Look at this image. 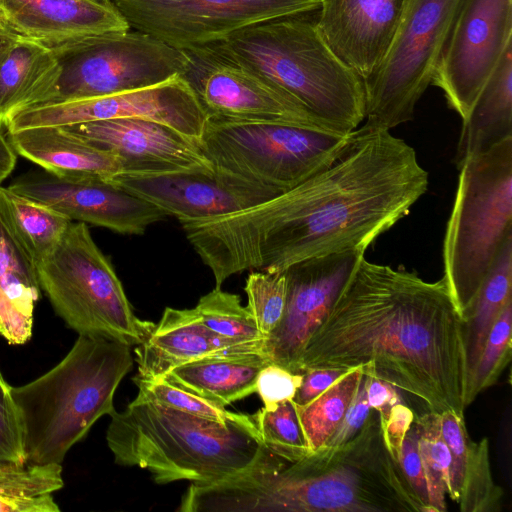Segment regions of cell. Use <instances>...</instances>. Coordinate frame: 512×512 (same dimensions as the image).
<instances>
[{"label":"cell","instance_id":"cell-31","mask_svg":"<svg viewBox=\"0 0 512 512\" xmlns=\"http://www.w3.org/2000/svg\"><path fill=\"white\" fill-rule=\"evenodd\" d=\"M364 366L346 370L326 390L304 405L297 417L311 452L322 447L336 430L360 387Z\"/></svg>","mask_w":512,"mask_h":512},{"label":"cell","instance_id":"cell-40","mask_svg":"<svg viewBox=\"0 0 512 512\" xmlns=\"http://www.w3.org/2000/svg\"><path fill=\"white\" fill-rule=\"evenodd\" d=\"M0 461L26 462L22 429L11 386L0 372Z\"/></svg>","mask_w":512,"mask_h":512},{"label":"cell","instance_id":"cell-51","mask_svg":"<svg viewBox=\"0 0 512 512\" xmlns=\"http://www.w3.org/2000/svg\"><path fill=\"white\" fill-rule=\"evenodd\" d=\"M2 26H8V25H7L5 19H4L3 15H2V12L0 10V27H2Z\"/></svg>","mask_w":512,"mask_h":512},{"label":"cell","instance_id":"cell-35","mask_svg":"<svg viewBox=\"0 0 512 512\" xmlns=\"http://www.w3.org/2000/svg\"><path fill=\"white\" fill-rule=\"evenodd\" d=\"M251 417L264 447L275 455L295 462L311 452L292 400L282 402L271 410L263 407Z\"/></svg>","mask_w":512,"mask_h":512},{"label":"cell","instance_id":"cell-49","mask_svg":"<svg viewBox=\"0 0 512 512\" xmlns=\"http://www.w3.org/2000/svg\"><path fill=\"white\" fill-rule=\"evenodd\" d=\"M91 1L103 4V5L113 6L111 0H91Z\"/></svg>","mask_w":512,"mask_h":512},{"label":"cell","instance_id":"cell-26","mask_svg":"<svg viewBox=\"0 0 512 512\" xmlns=\"http://www.w3.org/2000/svg\"><path fill=\"white\" fill-rule=\"evenodd\" d=\"M512 137V45L479 94L469 115L462 120L455 164L487 152Z\"/></svg>","mask_w":512,"mask_h":512},{"label":"cell","instance_id":"cell-39","mask_svg":"<svg viewBox=\"0 0 512 512\" xmlns=\"http://www.w3.org/2000/svg\"><path fill=\"white\" fill-rule=\"evenodd\" d=\"M440 426L441 435L451 456L448 495L457 502L470 439L464 417L452 411L440 413Z\"/></svg>","mask_w":512,"mask_h":512},{"label":"cell","instance_id":"cell-13","mask_svg":"<svg viewBox=\"0 0 512 512\" xmlns=\"http://www.w3.org/2000/svg\"><path fill=\"white\" fill-rule=\"evenodd\" d=\"M183 52L186 64L180 77L207 119L275 122L334 131L296 99L232 60L215 44Z\"/></svg>","mask_w":512,"mask_h":512},{"label":"cell","instance_id":"cell-43","mask_svg":"<svg viewBox=\"0 0 512 512\" xmlns=\"http://www.w3.org/2000/svg\"><path fill=\"white\" fill-rule=\"evenodd\" d=\"M371 408L366 398L364 377L340 424L323 446H340L354 437L368 419Z\"/></svg>","mask_w":512,"mask_h":512},{"label":"cell","instance_id":"cell-36","mask_svg":"<svg viewBox=\"0 0 512 512\" xmlns=\"http://www.w3.org/2000/svg\"><path fill=\"white\" fill-rule=\"evenodd\" d=\"M255 323L266 338L279 325L286 304L287 278L285 271L252 270L244 288Z\"/></svg>","mask_w":512,"mask_h":512},{"label":"cell","instance_id":"cell-24","mask_svg":"<svg viewBox=\"0 0 512 512\" xmlns=\"http://www.w3.org/2000/svg\"><path fill=\"white\" fill-rule=\"evenodd\" d=\"M61 75L58 58L48 47L18 37L0 67V121L51 102Z\"/></svg>","mask_w":512,"mask_h":512},{"label":"cell","instance_id":"cell-12","mask_svg":"<svg viewBox=\"0 0 512 512\" xmlns=\"http://www.w3.org/2000/svg\"><path fill=\"white\" fill-rule=\"evenodd\" d=\"M130 28L175 49L219 41L246 27L318 11L320 0H111Z\"/></svg>","mask_w":512,"mask_h":512},{"label":"cell","instance_id":"cell-5","mask_svg":"<svg viewBox=\"0 0 512 512\" xmlns=\"http://www.w3.org/2000/svg\"><path fill=\"white\" fill-rule=\"evenodd\" d=\"M131 348L101 335H78L56 366L11 386L27 463L62 464L94 423L115 411L116 389L134 364Z\"/></svg>","mask_w":512,"mask_h":512},{"label":"cell","instance_id":"cell-7","mask_svg":"<svg viewBox=\"0 0 512 512\" xmlns=\"http://www.w3.org/2000/svg\"><path fill=\"white\" fill-rule=\"evenodd\" d=\"M444 242V280L461 317L512 236V137L459 168Z\"/></svg>","mask_w":512,"mask_h":512},{"label":"cell","instance_id":"cell-33","mask_svg":"<svg viewBox=\"0 0 512 512\" xmlns=\"http://www.w3.org/2000/svg\"><path fill=\"white\" fill-rule=\"evenodd\" d=\"M204 324L224 337L263 346L265 337L239 295L214 288L194 307Z\"/></svg>","mask_w":512,"mask_h":512},{"label":"cell","instance_id":"cell-28","mask_svg":"<svg viewBox=\"0 0 512 512\" xmlns=\"http://www.w3.org/2000/svg\"><path fill=\"white\" fill-rule=\"evenodd\" d=\"M39 292L35 271L7 238H0V334L9 344L30 340Z\"/></svg>","mask_w":512,"mask_h":512},{"label":"cell","instance_id":"cell-15","mask_svg":"<svg viewBox=\"0 0 512 512\" xmlns=\"http://www.w3.org/2000/svg\"><path fill=\"white\" fill-rule=\"evenodd\" d=\"M117 118L159 122L196 142L207 121L196 96L177 76L158 85L118 94L36 105L16 113L4 125L7 132H14Z\"/></svg>","mask_w":512,"mask_h":512},{"label":"cell","instance_id":"cell-20","mask_svg":"<svg viewBox=\"0 0 512 512\" xmlns=\"http://www.w3.org/2000/svg\"><path fill=\"white\" fill-rule=\"evenodd\" d=\"M405 0H320L316 29L333 54L363 82L381 64Z\"/></svg>","mask_w":512,"mask_h":512},{"label":"cell","instance_id":"cell-22","mask_svg":"<svg viewBox=\"0 0 512 512\" xmlns=\"http://www.w3.org/2000/svg\"><path fill=\"white\" fill-rule=\"evenodd\" d=\"M261 351L262 345L219 335L207 327L193 309L165 308L160 321L135 348L137 376L164 377L172 369L200 358Z\"/></svg>","mask_w":512,"mask_h":512},{"label":"cell","instance_id":"cell-42","mask_svg":"<svg viewBox=\"0 0 512 512\" xmlns=\"http://www.w3.org/2000/svg\"><path fill=\"white\" fill-rule=\"evenodd\" d=\"M399 464L411 490L423 507V512H431L428 492L418 450V428L412 423L402 444Z\"/></svg>","mask_w":512,"mask_h":512},{"label":"cell","instance_id":"cell-17","mask_svg":"<svg viewBox=\"0 0 512 512\" xmlns=\"http://www.w3.org/2000/svg\"><path fill=\"white\" fill-rule=\"evenodd\" d=\"M109 182L176 217L180 224L238 212L282 193L215 167L209 172L121 173Z\"/></svg>","mask_w":512,"mask_h":512},{"label":"cell","instance_id":"cell-19","mask_svg":"<svg viewBox=\"0 0 512 512\" xmlns=\"http://www.w3.org/2000/svg\"><path fill=\"white\" fill-rule=\"evenodd\" d=\"M113 151L128 174H164L214 169L198 143L173 128L141 118H117L66 126Z\"/></svg>","mask_w":512,"mask_h":512},{"label":"cell","instance_id":"cell-45","mask_svg":"<svg viewBox=\"0 0 512 512\" xmlns=\"http://www.w3.org/2000/svg\"><path fill=\"white\" fill-rule=\"evenodd\" d=\"M363 366V377L368 404L372 410L378 413L379 420H383L388 416L392 406L402 403L401 396L396 387L373 376L368 363Z\"/></svg>","mask_w":512,"mask_h":512},{"label":"cell","instance_id":"cell-41","mask_svg":"<svg viewBox=\"0 0 512 512\" xmlns=\"http://www.w3.org/2000/svg\"><path fill=\"white\" fill-rule=\"evenodd\" d=\"M301 382L302 374L269 363L257 377L255 393L261 398L263 407L271 410L282 402L292 400Z\"/></svg>","mask_w":512,"mask_h":512},{"label":"cell","instance_id":"cell-29","mask_svg":"<svg viewBox=\"0 0 512 512\" xmlns=\"http://www.w3.org/2000/svg\"><path fill=\"white\" fill-rule=\"evenodd\" d=\"M510 300H512V236L504 242L476 298L462 318L470 387L488 334L500 312Z\"/></svg>","mask_w":512,"mask_h":512},{"label":"cell","instance_id":"cell-3","mask_svg":"<svg viewBox=\"0 0 512 512\" xmlns=\"http://www.w3.org/2000/svg\"><path fill=\"white\" fill-rule=\"evenodd\" d=\"M182 512H423L400 464L387 451L371 410L346 443L288 462L267 448L249 470L192 484Z\"/></svg>","mask_w":512,"mask_h":512},{"label":"cell","instance_id":"cell-11","mask_svg":"<svg viewBox=\"0 0 512 512\" xmlns=\"http://www.w3.org/2000/svg\"><path fill=\"white\" fill-rule=\"evenodd\" d=\"M48 48L61 65L56 94L49 103L158 85L180 76L186 64L183 51L130 29Z\"/></svg>","mask_w":512,"mask_h":512},{"label":"cell","instance_id":"cell-6","mask_svg":"<svg viewBox=\"0 0 512 512\" xmlns=\"http://www.w3.org/2000/svg\"><path fill=\"white\" fill-rule=\"evenodd\" d=\"M213 44L338 133L365 119L363 80L333 54L307 14L261 22Z\"/></svg>","mask_w":512,"mask_h":512},{"label":"cell","instance_id":"cell-47","mask_svg":"<svg viewBox=\"0 0 512 512\" xmlns=\"http://www.w3.org/2000/svg\"><path fill=\"white\" fill-rule=\"evenodd\" d=\"M5 131L6 128L0 121V184L11 174L17 162V153Z\"/></svg>","mask_w":512,"mask_h":512},{"label":"cell","instance_id":"cell-21","mask_svg":"<svg viewBox=\"0 0 512 512\" xmlns=\"http://www.w3.org/2000/svg\"><path fill=\"white\" fill-rule=\"evenodd\" d=\"M7 25L46 47L130 27L114 6L91 0H0Z\"/></svg>","mask_w":512,"mask_h":512},{"label":"cell","instance_id":"cell-46","mask_svg":"<svg viewBox=\"0 0 512 512\" xmlns=\"http://www.w3.org/2000/svg\"><path fill=\"white\" fill-rule=\"evenodd\" d=\"M346 370L339 369H310L302 373V382L292 401L296 405H304L326 390Z\"/></svg>","mask_w":512,"mask_h":512},{"label":"cell","instance_id":"cell-34","mask_svg":"<svg viewBox=\"0 0 512 512\" xmlns=\"http://www.w3.org/2000/svg\"><path fill=\"white\" fill-rule=\"evenodd\" d=\"M503 491L494 482L489 460V441L469 440L457 503L461 512H498Z\"/></svg>","mask_w":512,"mask_h":512},{"label":"cell","instance_id":"cell-18","mask_svg":"<svg viewBox=\"0 0 512 512\" xmlns=\"http://www.w3.org/2000/svg\"><path fill=\"white\" fill-rule=\"evenodd\" d=\"M8 188L61 213L70 221L123 235H143L150 225L167 217L158 207L104 179L30 170L17 176Z\"/></svg>","mask_w":512,"mask_h":512},{"label":"cell","instance_id":"cell-44","mask_svg":"<svg viewBox=\"0 0 512 512\" xmlns=\"http://www.w3.org/2000/svg\"><path fill=\"white\" fill-rule=\"evenodd\" d=\"M414 419L413 411L403 403H398L392 406L385 419L379 420L384 445L398 463L403 441Z\"/></svg>","mask_w":512,"mask_h":512},{"label":"cell","instance_id":"cell-10","mask_svg":"<svg viewBox=\"0 0 512 512\" xmlns=\"http://www.w3.org/2000/svg\"><path fill=\"white\" fill-rule=\"evenodd\" d=\"M462 0H405L390 46L364 81L365 125L390 130L413 119Z\"/></svg>","mask_w":512,"mask_h":512},{"label":"cell","instance_id":"cell-32","mask_svg":"<svg viewBox=\"0 0 512 512\" xmlns=\"http://www.w3.org/2000/svg\"><path fill=\"white\" fill-rule=\"evenodd\" d=\"M418 450L424 471L431 512H446L451 456L441 435L440 414L428 411L414 419Z\"/></svg>","mask_w":512,"mask_h":512},{"label":"cell","instance_id":"cell-14","mask_svg":"<svg viewBox=\"0 0 512 512\" xmlns=\"http://www.w3.org/2000/svg\"><path fill=\"white\" fill-rule=\"evenodd\" d=\"M512 45V0H462L431 84L462 120Z\"/></svg>","mask_w":512,"mask_h":512},{"label":"cell","instance_id":"cell-50","mask_svg":"<svg viewBox=\"0 0 512 512\" xmlns=\"http://www.w3.org/2000/svg\"><path fill=\"white\" fill-rule=\"evenodd\" d=\"M2 237H4V238H7V239H8V237H7V235H6L5 231H4V228H3V226H2V224H1V222H0V238H2ZM8 240H9V239H8Z\"/></svg>","mask_w":512,"mask_h":512},{"label":"cell","instance_id":"cell-9","mask_svg":"<svg viewBox=\"0 0 512 512\" xmlns=\"http://www.w3.org/2000/svg\"><path fill=\"white\" fill-rule=\"evenodd\" d=\"M349 135L284 123L207 119L197 143L213 167L284 192L331 162Z\"/></svg>","mask_w":512,"mask_h":512},{"label":"cell","instance_id":"cell-1","mask_svg":"<svg viewBox=\"0 0 512 512\" xmlns=\"http://www.w3.org/2000/svg\"><path fill=\"white\" fill-rule=\"evenodd\" d=\"M415 150L390 130L363 125L309 178L260 204L181 223L215 287L246 270L282 272L299 261L365 251L426 192Z\"/></svg>","mask_w":512,"mask_h":512},{"label":"cell","instance_id":"cell-30","mask_svg":"<svg viewBox=\"0 0 512 512\" xmlns=\"http://www.w3.org/2000/svg\"><path fill=\"white\" fill-rule=\"evenodd\" d=\"M63 485L61 464L0 461V512H58Z\"/></svg>","mask_w":512,"mask_h":512},{"label":"cell","instance_id":"cell-4","mask_svg":"<svg viewBox=\"0 0 512 512\" xmlns=\"http://www.w3.org/2000/svg\"><path fill=\"white\" fill-rule=\"evenodd\" d=\"M106 432L118 465L147 469L157 484H212L253 467L264 445L251 416L218 422L135 398Z\"/></svg>","mask_w":512,"mask_h":512},{"label":"cell","instance_id":"cell-23","mask_svg":"<svg viewBox=\"0 0 512 512\" xmlns=\"http://www.w3.org/2000/svg\"><path fill=\"white\" fill-rule=\"evenodd\" d=\"M17 155L43 170L65 177L109 181L123 172L119 157L66 126H40L7 132Z\"/></svg>","mask_w":512,"mask_h":512},{"label":"cell","instance_id":"cell-8","mask_svg":"<svg viewBox=\"0 0 512 512\" xmlns=\"http://www.w3.org/2000/svg\"><path fill=\"white\" fill-rule=\"evenodd\" d=\"M35 274L55 313L78 335H101L132 347L155 325L136 317L111 261L85 223L70 222Z\"/></svg>","mask_w":512,"mask_h":512},{"label":"cell","instance_id":"cell-38","mask_svg":"<svg viewBox=\"0 0 512 512\" xmlns=\"http://www.w3.org/2000/svg\"><path fill=\"white\" fill-rule=\"evenodd\" d=\"M133 382L138 388L137 398L150 400L202 418L229 422L246 415L231 412L205 398H202L164 378L145 379L137 375Z\"/></svg>","mask_w":512,"mask_h":512},{"label":"cell","instance_id":"cell-48","mask_svg":"<svg viewBox=\"0 0 512 512\" xmlns=\"http://www.w3.org/2000/svg\"><path fill=\"white\" fill-rule=\"evenodd\" d=\"M19 34L9 26L0 27V67L17 41Z\"/></svg>","mask_w":512,"mask_h":512},{"label":"cell","instance_id":"cell-2","mask_svg":"<svg viewBox=\"0 0 512 512\" xmlns=\"http://www.w3.org/2000/svg\"><path fill=\"white\" fill-rule=\"evenodd\" d=\"M367 363L373 376L428 411L464 417L470 373L463 320L443 277L427 282L362 258L307 340L296 373Z\"/></svg>","mask_w":512,"mask_h":512},{"label":"cell","instance_id":"cell-27","mask_svg":"<svg viewBox=\"0 0 512 512\" xmlns=\"http://www.w3.org/2000/svg\"><path fill=\"white\" fill-rule=\"evenodd\" d=\"M0 222L14 248L35 267L56 246L70 220L61 213L0 185Z\"/></svg>","mask_w":512,"mask_h":512},{"label":"cell","instance_id":"cell-16","mask_svg":"<svg viewBox=\"0 0 512 512\" xmlns=\"http://www.w3.org/2000/svg\"><path fill=\"white\" fill-rule=\"evenodd\" d=\"M364 252L349 250L313 257L285 270L284 313L262 346V352L271 363L296 373L307 340L355 272Z\"/></svg>","mask_w":512,"mask_h":512},{"label":"cell","instance_id":"cell-37","mask_svg":"<svg viewBox=\"0 0 512 512\" xmlns=\"http://www.w3.org/2000/svg\"><path fill=\"white\" fill-rule=\"evenodd\" d=\"M512 300L508 301L495 320L477 361L470 387V404L487 388L493 386L511 359Z\"/></svg>","mask_w":512,"mask_h":512},{"label":"cell","instance_id":"cell-25","mask_svg":"<svg viewBox=\"0 0 512 512\" xmlns=\"http://www.w3.org/2000/svg\"><path fill=\"white\" fill-rule=\"evenodd\" d=\"M269 363L261 351L213 355L176 367L162 378L226 407L255 393L257 377Z\"/></svg>","mask_w":512,"mask_h":512}]
</instances>
